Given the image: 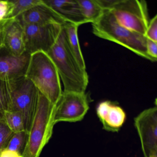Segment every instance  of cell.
Listing matches in <instances>:
<instances>
[{
  "instance_id": "6da1fadb",
  "label": "cell",
  "mask_w": 157,
  "mask_h": 157,
  "mask_svg": "<svg viewBox=\"0 0 157 157\" xmlns=\"http://www.w3.org/2000/svg\"><path fill=\"white\" fill-rule=\"evenodd\" d=\"M47 54L55 64L65 92L85 93L89 83L86 70L81 67L72 55L63 26L57 40Z\"/></svg>"
},
{
  "instance_id": "7a4b0ae2",
  "label": "cell",
  "mask_w": 157,
  "mask_h": 157,
  "mask_svg": "<svg viewBox=\"0 0 157 157\" xmlns=\"http://www.w3.org/2000/svg\"><path fill=\"white\" fill-rule=\"evenodd\" d=\"M92 25L93 33L96 36L116 43L140 56L155 62L147 53L146 36L121 25L108 10H104Z\"/></svg>"
},
{
  "instance_id": "3957f363",
  "label": "cell",
  "mask_w": 157,
  "mask_h": 157,
  "mask_svg": "<svg viewBox=\"0 0 157 157\" xmlns=\"http://www.w3.org/2000/svg\"><path fill=\"white\" fill-rule=\"evenodd\" d=\"M25 77L51 103L56 105L63 91L58 71L47 53L41 51L31 55Z\"/></svg>"
},
{
  "instance_id": "277c9868",
  "label": "cell",
  "mask_w": 157,
  "mask_h": 157,
  "mask_svg": "<svg viewBox=\"0 0 157 157\" xmlns=\"http://www.w3.org/2000/svg\"><path fill=\"white\" fill-rule=\"evenodd\" d=\"M56 107L39 92L36 111L22 157H39L53 134Z\"/></svg>"
},
{
  "instance_id": "5b68a950",
  "label": "cell",
  "mask_w": 157,
  "mask_h": 157,
  "mask_svg": "<svg viewBox=\"0 0 157 157\" xmlns=\"http://www.w3.org/2000/svg\"><path fill=\"white\" fill-rule=\"evenodd\" d=\"M121 25L145 36L149 23L147 2L144 0H100Z\"/></svg>"
},
{
  "instance_id": "8992f818",
  "label": "cell",
  "mask_w": 157,
  "mask_h": 157,
  "mask_svg": "<svg viewBox=\"0 0 157 157\" xmlns=\"http://www.w3.org/2000/svg\"><path fill=\"white\" fill-rule=\"evenodd\" d=\"M10 94L11 111L22 116L25 130L29 134L38 103L39 91L25 76L8 81Z\"/></svg>"
},
{
  "instance_id": "52a82bcc",
  "label": "cell",
  "mask_w": 157,
  "mask_h": 157,
  "mask_svg": "<svg viewBox=\"0 0 157 157\" xmlns=\"http://www.w3.org/2000/svg\"><path fill=\"white\" fill-rule=\"evenodd\" d=\"M26 53L30 55L37 52L47 53L54 45L64 25H40L22 23Z\"/></svg>"
},
{
  "instance_id": "ba28073f",
  "label": "cell",
  "mask_w": 157,
  "mask_h": 157,
  "mask_svg": "<svg viewBox=\"0 0 157 157\" xmlns=\"http://www.w3.org/2000/svg\"><path fill=\"white\" fill-rule=\"evenodd\" d=\"M89 109L88 96L85 93L63 91L56 105L55 124L59 122L81 121Z\"/></svg>"
},
{
  "instance_id": "9c48e42d",
  "label": "cell",
  "mask_w": 157,
  "mask_h": 157,
  "mask_svg": "<svg viewBox=\"0 0 157 157\" xmlns=\"http://www.w3.org/2000/svg\"><path fill=\"white\" fill-rule=\"evenodd\" d=\"M145 157L157 155V108H149L135 118Z\"/></svg>"
},
{
  "instance_id": "30bf717a",
  "label": "cell",
  "mask_w": 157,
  "mask_h": 157,
  "mask_svg": "<svg viewBox=\"0 0 157 157\" xmlns=\"http://www.w3.org/2000/svg\"><path fill=\"white\" fill-rule=\"evenodd\" d=\"M30 57L26 52L16 57L5 48L0 49V79L10 81L25 76Z\"/></svg>"
},
{
  "instance_id": "8fae6325",
  "label": "cell",
  "mask_w": 157,
  "mask_h": 157,
  "mask_svg": "<svg viewBox=\"0 0 157 157\" xmlns=\"http://www.w3.org/2000/svg\"><path fill=\"white\" fill-rule=\"evenodd\" d=\"M22 23L48 25H60L66 23L43 0V3L28 10L16 18Z\"/></svg>"
},
{
  "instance_id": "7c38bea8",
  "label": "cell",
  "mask_w": 157,
  "mask_h": 157,
  "mask_svg": "<svg viewBox=\"0 0 157 157\" xmlns=\"http://www.w3.org/2000/svg\"><path fill=\"white\" fill-rule=\"evenodd\" d=\"M66 23L80 26L88 23L84 19L77 0H44Z\"/></svg>"
},
{
  "instance_id": "4fadbf2b",
  "label": "cell",
  "mask_w": 157,
  "mask_h": 157,
  "mask_svg": "<svg viewBox=\"0 0 157 157\" xmlns=\"http://www.w3.org/2000/svg\"><path fill=\"white\" fill-rule=\"evenodd\" d=\"M4 47L16 57L25 52L22 24L16 18L9 19L6 23L4 33Z\"/></svg>"
},
{
  "instance_id": "5bb4252c",
  "label": "cell",
  "mask_w": 157,
  "mask_h": 157,
  "mask_svg": "<svg viewBox=\"0 0 157 157\" xmlns=\"http://www.w3.org/2000/svg\"><path fill=\"white\" fill-rule=\"evenodd\" d=\"M97 114L103 128L108 131H118L125 120V113L123 109L109 101L99 104Z\"/></svg>"
},
{
  "instance_id": "9a60e30c",
  "label": "cell",
  "mask_w": 157,
  "mask_h": 157,
  "mask_svg": "<svg viewBox=\"0 0 157 157\" xmlns=\"http://www.w3.org/2000/svg\"><path fill=\"white\" fill-rule=\"evenodd\" d=\"M67 41L70 49L78 63L83 69L86 70V64L82 52L78 38L79 25L67 23L64 25Z\"/></svg>"
},
{
  "instance_id": "2e32d148",
  "label": "cell",
  "mask_w": 157,
  "mask_h": 157,
  "mask_svg": "<svg viewBox=\"0 0 157 157\" xmlns=\"http://www.w3.org/2000/svg\"><path fill=\"white\" fill-rule=\"evenodd\" d=\"M77 1L88 23H92L98 20L104 11L100 0H77Z\"/></svg>"
},
{
  "instance_id": "e0dca14e",
  "label": "cell",
  "mask_w": 157,
  "mask_h": 157,
  "mask_svg": "<svg viewBox=\"0 0 157 157\" xmlns=\"http://www.w3.org/2000/svg\"><path fill=\"white\" fill-rule=\"evenodd\" d=\"M4 120L8 127L13 133L25 131L22 116L15 111L4 112Z\"/></svg>"
},
{
  "instance_id": "ac0fdd59",
  "label": "cell",
  "mask_w": 157,
  "mask_h": 157,
  "mask_svg": "<svg viewBox=\"0 0 157 157\" xmlns=\"http://www.w3.org/2000/svg\"><path fill=\"white\" fill-rule=\"evenodd\" d=\"M13 10L11 18H16L32 8L43 3V0H11Z\"/></svg>"
},
{
  "instance_id": "d6986e66",
  "label": "cell",
  "mask_w": 157,
  "mask_h": 157,
  "mask_svg": "<svg viewBox=\"0 0 157 157\" xmlns=\"http://www.w3.org/2000/svg\"><path fill=\"white\" fill-rule=\"evenodd\" d=\"M28 136V134L25 131L13 133L6 148L17 151L22 155Z\"/></svg>"
},
{
  "instance_id": "ffe728a7",
  "label": "cell",
  "mask_w": 157,
  "mask_h": 157,
  "mask_svg": "<svg viewBox=\"0 0 157 157\" xmlns=\"http://www.w3.org/2000/svg\"><path fill=\"white\" fill-rule=\"evenodd\" d=\"M0 110L11 111L10 94L8 81L0 79Z\"/></svg>"
},
{
  "instance_id": "44dd1931",
  "label": "cell",
  "mask_w": 157,
  "mask_h": 157,
  "mask_svg": "<svg viewBox=\"0 0 157 157\" xmlns=\"http://www.w3.org/2000/svg\"><path fill=\"white\" fill-rule=\"evenodd\" d=\"M13 134L5 121H0V151L6 148Z\"/></svg>"
},
{
  "instance_id": "7402d4cb",
  "label": "cell",
  "mask_w": 157,
  "mask_h": 157,
  "mask_svg": "<svg viewBox=\"0 0 157 157\" xmlns=\"http://www.w3.org/2000/svg\"><path fill=\"white\" fill-rule=\"evenodd\" d=\"M13 10V4L11 0H0V22L12 19Z\"/></svg>"
},
{
  "instance_id": "603a6c76",
  "label": "cell",
  "mask_w": 157,
  "mask_h": 157,
  "mask_svg": "<svg viewBox=\"0 0 157 157\" xmlns=\"http://www.w3.org/2000/svg\"><path fill=\"white\" fill-rule=\"evenodd\" d=\"M146 38L157 42V15L150 20L145 35Z\"/></svg>"
},
{
  "instance_id": "cb8c5ba5",
  "label": "cell",
  "mask_w": 157,
  "mask_h": 157,
  "mask_svg": "<svg viewBox=\"0 0 157 157\" xmlns=\"http://www.w3.org/2000/svg\"><path fill=\"white\" fill-rule=\"evenodd\" d=\"M146 48L148 55L156 62L157 59V42L147 38Z\"/></svg>"
},
{
  "instance_id": "d4e9b609",
  "label": "cell",
  "mask_w": 157,
  "mask_h": 157,
  "mask_svg": "<svg viewBox=\"0 0 157 157\" xmlns=\"http://www.w3.org/2000/svg\"><path fill=\"white\" fill-rule=\"evenodd\" d=\"M0 157H22V156L17 151L5 148L0 151Z\"/></svg>"
},
{
  "instance_id": "484cf974",
  "label": "cell",
  "mask_w": 157,
  "mask_h": 157,
  "mask_svg": "<svg viewBox=\"0 0 157 157\" xmlns=\"http://www.w3.org/2000/svg\"><path fill=\"white\" fill-rule=\"evenodd\" d=\"M8 20L0 22V49L4 47V33L6 23Z\"/></svg>"
},
{
  "instance_id": "4316f807",
  "label": "cell",
  "mask_w": 157,
  "mask_h": 157,
  "mask_svg": "<svg viewBox=\"0 0 157 157\" xmlns=\"http://www.w3.org/2000/svg\"><path fill=\"white\" fill-rule=\"evenodd\" d=\"M4 112L2 110H0V121H4Z\"/></svg>"
},
{
  "instance_id": "83f0119b",
  "label": "cell",
  "mask_w": 157,
  "mask_h": 157,
  "mask_svg": "<svg viewBox=\"0 0 157 157\" xmlns=\"http://www.w3.org/2000/svg\"><path fill=\"white\" fill-rule=\"evenodd\" d=\"M150 157H157V155H153V156H151Z\"/></svg>"
}]
</instances>
